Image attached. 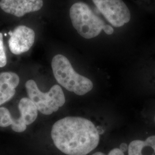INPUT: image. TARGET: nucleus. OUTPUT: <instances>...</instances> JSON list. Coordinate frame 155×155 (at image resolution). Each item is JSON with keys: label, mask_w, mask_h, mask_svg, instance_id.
<instances>
[{"label": "nucleus", "mask_w": 155, "mask_h": 155, "mask_svg": "<svg viewBox=\"0 0 155 155\" xmlns=\"http://www.w3.org/2000/svg\"><path fill=\"white\" fill-rule=\"evenodd\" d=\"M51 137L56 147L67 155H87L100 142V134L91 121L81 117H66L53 125Z\"/></svg>", "instance_id": "f257e3e1"}, {"label": "nucleus", "mask_w": 155, "mask_h": 155, "mask_svg": "<svg viewBox=\"0 0 155 155\" xmlns=\"http://www.w3.org/2000/svg\"><path fill=\"white\" fill-rule=\"evenodd\" d=\"M51 67L58 83L68 91L78 95H83L93 89L91 81L76 72L65 56L61 54L54 56Z\"/></svg>", "instance_id": "f03ea898"}, {"label": "nucleus", "mask_w": 155, "mask_h": 155, "mask_svg": "<svg viewBox=\"0 0 155 155\" xmlns=\"http://www.w3.org/2000/svg\"><path fill=\"white\" fill-rule=\"evenodd\" d=\"M70 17L73 27L84 39H93L98 36L105 24L94 14L87 4L81 1L71 6Z\"/></svg>", "instance_id": "7ed1b4c3"}, {"label": "nucleus", "mask_w": 155, "mask_h": 155, "mask_svg": "<svg viewBox=\"0 0 155 155\" xmlns=\"http://www.w3.org/2000/svg\"><path fill=\"white\" fill-rule=\"evenodd\" d=\"M25 89L28 97L31 100L38 111L45 115H50L64 105L65 96L61 87L54 85L47 93H43L36 83L32 79L25 83Z\"/></svg>", "instance_id": "20e7f679"}, {"label": "nucleus", "mask_w": 155, "mask_h": 155, "mask_svg": "<svg viewBox=\"0 0 155 155\" xmlns=\"http://www.w3.org/2000/svg\"><path fill=\"white\" fill-rule=\"evenodd\" d=\"M20 117L15 119L9 110L4 107H0V127L11 126L12 129L17 133H21L27 129V125L32 124L37 118L38 110L29 98H22L18 104Z\"/></svg>", "instance_id": "39448f33"}, {"label": "nucleus", "mask_w": 155, "mask_h": 155, "mask_svg": "<svg viewBox=\"0 0 155 155\" xmlns=\"http://www.w3.org/2000/svg\"><path fill=\"white\" fill-rule=\"evenodd\" d=\"M106 19L115 27H121L130 20V12L122 0H92Z\"/></svg>", "instance_id": "423d86ee"}, {"label": "nucleus", "mask_w": 155, "mask_h": 155, "mask_svg": "<svg viewBox=\"0 0 155 155\" xmlns=\"http://www.w3.org/2000/svg\"><path fill=\"white\" fill-rule=\"evenodd\" d=\"M8 45L10 51L15 55H21L28 51L35 40V32L32 28L19 25L9 33Z\"/></svg>", "instance_id": "0eeeda50"}, {"label": "nucleus", "mask_w": 155, "mask_h": 155, "mask_svg": "<svg viewBox=\"0 0 155 155\" xmlns=\"http://www.w3.org/2000/svg\"><path fill=\"white\" fill-rule=\"evenodd\" d=\"M43 0H0V8L6 13L17 17L40 11Z\"/></svg>", "instance_id": "6e6552de"}, {"label": "nucleus", "mask_w": 155, "mask_h": 155, "mask_svg": "<svg viewBox=\"0 0 155 155\" xmlns=\"http://www.w3.org/2000/svg\"><path fill=\"white\" fill-rule=\"evenodd\" d=\"M19 82L20 78L15 72L0 73V106L13 97Z\"/></svg>", "instance_id": "1a4fd4ad"}, {"label": "nucleus", "mask_w": 155, "mask_h": 155, "mask_svg": "<svg viewBox=\"0 0 155 155\" xmlns=\"http://www.w3.org/2000/svg\"><path fill=\"white\" fill-rule=\"evenodd\" d=\"M143 145L144 141L133 140L128 146V155H144L142 151Z\"/></svg>", "instance_id": "9d476101"}, {"label": "nucleus", "mask_w": 155, "mask_h": 155, "mask_svg": "<svg viewBox=\"0 0 155 155\" xmlns=\"http://www.w3.org/2000/svg\"><path fill=\"white\" fill-rule=\"evenodd\" d=\"M7 64V58L4 45L3 35L0 32V68L5 66Z\"/></svg>", "instance_id": "9b49d317"}, {"label": "nucleus", "mask_w": 155, "mask_h": 155, "mask_svg": "<svg viewBox=\"0 0 155 155\" xmlns=\"http://www.w3.org/2000/svg\"><path fill=\"white\" fill-rule=\"evenodd\" d=\"M102 30L105 32L107 35H110L114 33V29L111 27L110 25L108 24H105L103 27H102Z\"/></svg>", "instance_id": "f8f14e48"}, {"label": "nucleus", "mask_w": 155, "mask_h": 155, "mask_svg": "<svg viewBox=\"0 0 155 155\" xmlns=\"http://www.w3.org/2000/svg\"><path fill=\"white\" fill-rule=\"evenodd\" d=\"M107 155H124V153L120 148H114Z\"/></svg>", "instance_id": "ddd939ff"}, {"label": "nucleus", "mask_w": 155, "mask_h": 155, "mask_svg": "<svg viewBox=\"0 0 155 155\" xmlns=\"http://www.w3.org/2000/svg\"><path fill=\"white\" fill-rule=\"evenodd\" d=\"M120 149L123 152H125L127 150H128V147H127V144H125V143H122L120 145Z\"/></svg>", "instance_id": "4468645a"}, {"label": "nucleus", "mask_w": 155, "mask_h": 155, "mask_svg": "<svg viewBox=\"0 0 155 155\" xmlns=\"http://www.w3.org/2000/svg\"><path fill=\"white\" fill-rule=\"evenodd\" d=\"M92 155H106L105 154V153H102V152H95V153H94Z\"/></svg>", "instance_id": "2eb2a0df"}]
</instances>
